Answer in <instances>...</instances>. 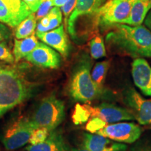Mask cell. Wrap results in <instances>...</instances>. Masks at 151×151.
I'll list each match as a JSON object with an SVG mask.
<instances>
[{
	"label": "cell",
	"mask_w": 151,
	"mask_h": 151,
	"mask_svg": "<svg viewBox=\"0 0 151 151\" xmlns=\"http://www.w3.org/2000/svg\"><path fill=\"white\" fill-rule=\"evenodd\" d=\"M106 35L109 47L133 58H151V32L142 25L118 24Z\"/></svg>",
	"instance_id": "cell-1"
},
{
	"label": "cell",
	"mask_w": 151,
	"mask_h": 151,
	"mask_svg": "<svg viewBox=\"0 0 151 151\" xmlns=\"http://www.w3.org/2000/svg\"><path fill=\"white\" fill-rule=\"evenodd\" d=\"M35 92V86L20 69L8 65L0 69V118L32 97Z\"/></svg>",
	"instance_id": "cell-2"
},
{
	"label": "cell",
	"mask_w": 151,
	"mask_h": 151,
	"mask_svg": "<svg viewBox=\"0 0 151 151\" xmlns=\"http://www.w3.org/2000/svg\"><path fill=\"white\" fill-rule=\"evenodd\" d=\"M92 61L88 55L81 57L73 67L69 85V93L73 100L87 103L96 99L101 91L91 76Z\"/></svg>",
	"instance_id": "cell-3"
},
{
	"label": "cell",
	"mask_w": 151,
	"mask_h": 151,
	"mask_svg": "<svg viewBox=\"0 0 151 151\" xmlns=\"http://www.w3.org/2000/svg\"><path fill=\"white\" fill-rule=\"evenodd\" d=\"M65 117L63 101L55 95L44 98L36 109L29 122L34 129L45 127L51 132L62 123Z\"/></svg>",
	"instance_id": "cell-4"
},
{
	"label": "cell",
	"mask_w": 151,
	"mask_h": 151,
	"mask_svg": "<svg viewBox=\"0 0 151 151\" xmlns=\"http://www.w3.org/2000/svg\"><path fill=\"white\" fill-rule=\"evenodd\" d=\"M134 0H109L95 13L100 27H112L122 24L129 16Z\"/></svg>",
	"instance_id": "cell-5"
},
{
	"label": "cell",
	"mask_w": 151,
	"mask_h": 151,
	"mask_svg": "<svg viewBox=\"0 0 151 151\" xmlns=\"http://www.w3.org/2000/svg\"><path fill=\"white\" fill-rule=\"evenodd\" d=\"M34 130L29 119L20 118L6 129L1 136V143L7 150H16L29 143Z\"/></svg>",
	"instance_id": "cell-6"
},
{
	"label": "cell",
	"mask_w": 151,
	"mask_h": 151,
	"mask_svg": "<svg viewBox=\"0 0 151 151\" xmlns=\"http://www.w3.org/2000/svg\"><path fill=\"white\" fill-rule=\"evenodd\" d=\"M142 129L139 124L134 122L121 121L106 124L96 134L116 142L132 143L140 137Z\"/></svg>",
	"instance_id": "cell-7"
},
{
	"label": "cell",
	"mask_w": 151,
	"mask_h": 151,
	"mask_svg": "<svg viewBox=\"0 0 151 151\" xmlns=\"http://www.w3.org/2000/svg\"><path fill=\"white\" fill-rule=\"evenodd\" d=\"M32 14L23 0H0V22L16 27Z\"/></svg>",
	"instance_id": "cell-8"
},
{
	"label": "cell",
	"mask_w": 151,
	"mask_h": 151,
	"mask_svg": "<svg viewBox=\"0 0 151 151\" xmlns=\"http://www.w3.org/2000/svg\"><path fill=\"white\" fill-rule=\"evenodd\" d=\"M124 101L138 122L151 129V99H145L134 89L129 88L124 94Z\"/></svg>",
	"instance_id": "cell-9"
},
{
	"label": "cell",
	"mask_w": 151,
	"mask_h": 151,
	"mask_svg": "<svg viewBox=\"0 0 151 151\" xmlns=\"http://www.w3.org/2000/svg\"><path fill=\"white\" fill-rule=\"evenodd\" d=\"M85 105L89 111L90 118L97 117L107 124L134 119L133 114L129 110L113 104L102 103L94 106L86 104H85Z\"/></svg>",
	"instance_id": "cell-10"
},
{
	"label": "cell",
	"mask_w": 151,
	"mask_h": 151,
	"mask_svg": "<svg viewBox=\"0 0 151 151\" xmlns=\"http://www.w3.org/2000/svg\"><path fill=\"white\" fill-rule=\"evenodd\" d=\"M26 60L37 67L57 69L61 64L60 54L46 43L39 42L36 48L25 58Z\"/></svg>",
	"instance_id": "cell-11"
},
{
	"label": "cell",
	"mask_w": 151,
	"mask_h": 151,
	"mask_svg": "<svg viewBox=\"0 0 151 151\" xmlns=\"http://www.w3.org/2000/svg\"><path fill=\"white\" fill-rule=\"evenodd\" d=\"M106 0H77L76 4L68 19L67 24L68 32L73 39L76 37V24L81 17L88 16L97 12L105 3Z\"/></svg>",
	"instance_id": "cell-12"
},
{
	"label": "cell",
	"mask_w": 151,
	"mask_h": 151,
	"mask_svg": "<svg viewBox=\"0 0 151 151\" xmlns=\"http://www.w3.org/2000/svg\"><path fill=\"white\" fill-rule=\"evenodd\" d=\"M132 76L135 86L143 94L151 97V67L142 58H137L132 64Z\"/></svg>",
	"instance_id": "cell-13"
},
{
	"label": "cell",
	"mask_w": 151,
	"mask_h": 151,
	"mask_svg": "<svg viewBox=\"0 0 151 151\" xmlns=\"http://www.w3.org/2000/svg\"><path fill=\"white\" fill-rule=\"evenodd\" d=\"M36 35L43 43L60 52L62 56H68L69 43L64 25L60 24L55 29L46 32H36Z\"/></svg>",
	"instance_id": "cell-14"
},
{
	"label": "cell",
	"mask_w": 151,
	"mask_h": 151,
	"mask_svg": "<svg viewBox=\"0 0 151 151\" xmlns=\"http://www.w3.org/2000/svg\"><path fill=\"white\" fill-rule=\"evenodd\" d=\"M83 146L90 151H126L124 143L116 142L97 134L85 133Z\"/></svg>",
	"instance_id": "cell-15"
},
{
	"label": "cell",
	"mask_w": 151,
	"mask_h": 151,
	"mask_svg": "<svg viewBox=\"0 0 151 151\" xmlns=\"http://www.w3.org/2000/svg\"><path fill=\"white\" fill-rule=\"evenodd\" d=\"M27 151H71L60 132L55 129L50 132L46 140L37 145L26 147Z\"/></svg>",
	"instance_id": "cell-16"
},
{
	"label": "cell",
	"mask_w": 151,
	"mask_h": 151,
	"mask_svg": "<svg viewBox=\"0 0 151 151\" xmlns=\"http://www.w3.org/2000/svg\"><path fill=\"white\" fill-rule=\"evenodd\" d=\"M150 9L151 0H134L129 16L122 24L130 26L141 25Z\"/></svg>",
	"instance_id": "cell-17"
},
{
	"label": "cell",
	"mask_w": 151,
	"mask_h": 151,
	"mask_svg": "<svg viewBox=\"0 0 151 151\" xmlns=\"http://www.w3.org/2000/svg\"><path fill=\"white\" fill-rule=\"evenodd\" d=\"M38 43L37 37L35 35L22 39H15L13 50L15 62H18L25 58L36 48Z\"/></svg>",
	"instance_id": "cell-18"
},
{
	"label": "cell",
	"mask_w": 151,
	"mask_h": 151,
	"mask_svg": "<svg viewBox=\"0 0 151 151\" xmlns=\"http://www.w3.org/2000/svg\"><path fill=\"white\" fill-rule=\"evenodd\" d=\"M37 20L35 13H32L27 18L22 20L17 26L15 31V36L16 39H22L34 35L35 29H37Z\"/></svg>",
	"instance_id": "cell-19"
},
{
	"label": "cell",
	"mask_w": 151,
	"mask_h": 151,
	"mask_svg": "<svg viewBox=\"0 0 151 151\" xmlns=\"http://www.w3.org/2000/svg\"><path fill=\"white\" fill-rule=\"evenodd\" d=\"M110 64L109 60H104V61L97 62L94 66L91 71L92 81L100 90V91H102L104 83L106 76L107 71L110 67Z\"/></svg>",
	"instance_id": "cell-20"
},
{
	"label": "cell",
	"mask_w": 151,
	"mask_h": 151,
	"mask_svg": "<svg viewBox=\"0 0 151 151\" xmlns=\"http://www.w3.org/2000/svg\"><path fill=\"white\" fill-rule=\"evenodd\" d=\"M90 50L91 57L94 60L102 58L106 55L104 41L101 36L97 35L92 38L90 42Z\"/></svg>",
	"instance_id": "cell-21"
},
{
	"label": "cell",
	"mask_w": 151,
	"mask_h": 151,
	"mask_svg": "<svg viewBox=\"0 0 151 151\" xmlns=\"http://www.w3.org/2000/svg\"><path fill=\"white\" fill-rule=\"evenodd\" d=\"M47 16L49 20L48 25L46 28H44L43 32L50 31V30L58 27L61 24L62 21V12L60 7H52L51 10L47 14Z\"/></svg>",
	"instance_id": "cell-22"
},
{
	"label": "cell",
	"mask_w": 151,
	"mask_h": 151,
	"mask_svg": "<svg viewBox=\"0 0 151 151\" xmlns=\"http://www.w3.org/2000/svg\"><path fill=\"white\" fill-rule=\"evenodd\" d=\"M90 118V113L85 104H76L72 114V121L75 124H81L88 122Z\"/></svg>",
	"instance_id": "cell-23"
},
{
	"label": "cell",
	"mask_w": 151,
	"mask_h": 151,
	"mask_svg": "<svg viewBox=\"0 0 151 151\" xmlns=\"http://www.w3.org/2000/svg\"><path fill=\"white\" fill-rule=\"evenodd\" d=\"M50 132L45 127H39L34 130L29 138L30 145H37L46 140Z\"/></svg>",
	"instance_id": "cell-24"
},
{
	"label": "cell",
	"mask_w": 151,
	"mask_h": 151,
	"mask_svg": "<svg viewBox=\"0 0 151 151\" xmlns=\"http://www.w3.org/2000/svg\"><path fill=\"white\" fill-rule=\"evenodd\" d=\"M106 124H108L104 120H101L99 118H97V117H93V118H90L87 122L86 129L90 133L96 134L98 131L104 127Z\"/></svg>",
	"instance_id": "cell-25"
},
{
	"label": "cell",
	"mask_w": 151,
	"mask_h": 151,
	"mask_svg": "<svg viewBox=\"0 0 151 151\" xmlns=\"http://www.w3.org/2000/svg\"><path fill=\"white\" fill-rule=\"evenodd\" d=\"M0 61L9 64H14L15 62L14 54L11 52L6 41L0 43Z\"/></svg>",
	"instance_id": "cell-26"
},
{
	"label": "cell",
	"mask_w": 151,
	"mask_h": 151,
	"mask_svg": "<svg viewBox=\"0 0 151 151\" xmlns=\"http://www.w3.org/2000/svg\"><path fill=\"white\" fill-rule=\"evenodd\" d=\"M53 1L54 0H41L40 6L36 14V18L37 20H41L48 14L49 11L51 10L53 6Z\"/></svg>",
	"instance_id": "cell-27"
},
{
	"label": "cell",
	"mask_w": 151,
	"mask_h": 151,
	"mask_svg": "<svg viewBox=\"0 0 151 151\" xmlns=\"http://www.w3.org/2000/svg\"><path fill=\"white\" fill-rule=\"evenodd\" d=\"M77 0H67V2L61 7V11L62 14L65 16V24H67V20L70 16L73 9H74L76 4Z\"/></svg>",
	"instance_id": "cell-28"
},
{
	"label": "cell",
	"mask_w": 151,
	"mask_h": 151,
	"mask_svg": "<svg viewBox=\"0 0 151 151\" xmlns=\"http://www.w3.org/2000/svg\"><path fill=\"white\" fill-rule=\"evenodd\" d=\"M11 35V32L9 28L6 24L0 22V43L9 40Z\"/></svg>",
	"instance_id": "cell-29"
},
{
	"label": "cell",
	"mask_w": 151,
	"mask_h": 151,
	"mask_svg": "<svg viewBox=\"0 0 151 151\" xmlns=\"http://www.w3.org/2000/svg\"><path fill=\"white\" fill-rule=\"evenodd\" d=\"M32 13H36L40 6L41 0H23Z\"/></svg>",
	"instance_id": "cell-30"
},
{
	"label": "cell",
	"mask_w": 151,
	"mask_h": 151,
	"mask_svg": "<svg viewBox=\"0 0 151 151\" xmlns=\"http://www.w3.org/2000/svg\"><path fill=\"white\" fill-rule=\"evenodd\" d=\"M144 23L146 27L151 32V10L147 14L146 18L144 20Z\"/></svg>",
	"instance_id": "cell-31"
},
{
	"label": "cell",
	"mask_w": 151,
	"mask_h": 151,
	"mask_svg": "<svg viewBox=\"0 0 151 151\" xmlns=\"http://www.w3.org/2000/svg\"><path fill=\"white\" fill-rule=\"evenodd\" d=\"M67 0H54L53 6H54L62 7L67 2Z\"/></svg>",
	"instance_id": "cell-32"
},
{
	"label": "cell",
	"mask_w": 151,
	"mask_h": 151,
	"mask_svg": "<svg viewBox=\"0 0 151 151\" xmlns=\"http://www.w3.org/2000/svg\"><path fill=\"white\" fill-rule=\"evenodd\" d=\"M136 151H151V146H143L138 148Z\"/></svg>",
	"instance_id": "cell-33"
},
{
	"label": "cell",
	"mask_w": 151,
	"mask_h": 151,
	"mask_svg": "<svg viewBox=\"0 0 151 151\" xmlns=\"http://www.w3.org/2000/svg\"><path fill=\"white\" fill-rule=\"evenodd\" d=\"M71 151H90V150L85 148L84 146H82V147H81V148H71Z\"/></svg>",
	"instance_id": "cell-34"
},
{
	"label": "cell",
	"mask_w": 151,
	"mask_h": 151,
	"mask_svg": "<svg viewBox=\"0 0 151 151\" xmlns=\"http://www.w3.org/2000/svg\"><path fill=\"white\" fill-rule=\"evenodd\" d=\"M6 66V65H4V64H0V69H2V68H4Z\"/></svg>",
	"instance_id": "cell-35"
}]
</instances>
